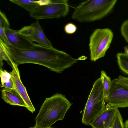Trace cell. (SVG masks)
<instances>
[{"instance_id": "7", "label": "cell", "mask_w": 128, "mask_h": 128, "mask_svg": "<svg viewBox=\"0 0 128 128\" xmlns=\"http://www.w3.org/2000/svg\"><path fill=\"white\" fill-rule=\"evenodd\" d=\"M106 108L128 107V85L119 78L112 80L108 96L105 100Z\"/></svg>"}, {"instance_id": "26", "label": "cell", "mask_w": 128, "mask_h": 128, "mask_svg": "<svg viewBox=\"0 0 128 128\" xmlns=\"http://www.w3.org/2000/svg\"><path fill=\"white\" fill-rule=\"evenodd\" d=\"M124 124L125 128H128V119L126 120Z\"/></svg>"}, {"instance_id": "12", "label": "cell", "mask_w": 128, "mask_h": 128, "mask_svg": "<svg viewBox=\"0 0 128 128\" xmlns=\"http://www.w3.org/2000/svg\"><path fill=\"white\" fill-rule=\"evenodd\" d=\"M34 27V32L31 41L36 42L38 44L45 47L52 48L51 42L46 37L38 20L32 23Z\"/></svg>"}, {"instance_id": "18", "label": "cell", "mask_w": 128, "mask_h": 128, "mask_svg": "<svg viewBox=\"0 0 128 128\" xmlns=\"http://www.w3.org/2000/svg\"><path fill=\"white\" fill-rule=\"evenodd\" d=\"M34 30V27L32 24L30 26H24L20 30H18V32L31 41Z\"/></svg>"}, {"instance_id": "22", "label": "cell", "mask_w": 128, "mask_h": 128, "mask_svg": "<svg viewBox=\"0 0 128 128\" xmlns=\"http://www.w3.org/2000/svg\"><path fill=\"white\" fill-rule=\"evenodd\" d=\"M77 27L76 26L72 23H68L64 26V30L66 33L68 34H74L76 31Z\"/></svg>"}, {"instance_id": "6", "label": "cell", "mask_w": 128, "mask_h": 128, "mask_svg": "<svg viewBox=\"0 0 128 128\" xmlns=\"http://www.w3.org/2000/svg\"><path fill=\"white\" fill-rule=\"evenodd\" d=\"M69 12L68 0H50L47 4L30 12V15L37 19L60 18L66 16Z\"/></svg>"}, {"instance_id": "25", "label": "cell", "mask_w": 128, "mask_h": 128, "mask_svg": "<svg viewBox=\"0 0 128 128\" xmlns=\"http://www.w3.org/2000/svg\"><path fill=\"white\" fill-rule=\"evenodd\" d=\"M124 50L125 51L124 53L126 54L128 56V47L126 46L124 47Z\"/></svg>"}, {"instance_id": "17", "label": "cell", "mask_w": 128, "mask_h": 128, "mask_svg": "<svg viewBox=\"0 0 128 128\" xmlns=\"http://www.w3.org/2000/svg\"><path fill=\"white\" fill-rule=\"evenodd\" d=\"M116 58L120 68L128 75V56L124 53L120 52L117 54Z\"/></svg>"}, {"instance_id": "10", "label": "cell", "mask_w": 128, "mask_h": 128, "mask_svg": "<svg viewBox=\"0 0 128 128\" xmlns=\"http://www.w3.org/2000/svg\"><path fill=\"white\" fill-rule=\"evenodd\" d=\"M118 109L106 108L94 120L90 126L93 128H112Z\"/></svg>"}, {"instance_id": "28", "label": "cell", "mask_w": 128, "mask_h": 128, "mask_svg": "<svg viewBox=\"0 0 128 128\" xmlns=\"http://www.w3.org/2000/svg\"><path fill=\"white\" fill-rule=\"evenodd\" d=\"M50 128H53V127H51Z\"/></svg>"}, {"instance_id": "3", "label": "cell", "mask_w": 128, "mask_h": 128, "mask_svg": "<svg viewBox=\"0 0 128 128\" xmlns=\"http://www.w3.org/2000/svg\"><path fill=\"white\" fill-rule=\"evenodd\" d=\"M117 0H88L76 7L72 18L80 22H89L100 20L112 10Z\"/></svg>"}, {"instance_id": "21", "label": "cell", "mask_w": 128, "mask_h": 128, "mask_svg": "<svg viewBox=\"0 0 128 128\" xmlns=\"http://www.w3.org/2000/svg\"><path fill=\"white\" fill-rule=\"evenodd\" d=\"M0 27L5 29L6 28H10V24L5 14L0 11Z\"/></svg>"}, {"instance_id": "9", "label": "cell", "mask_w": 128, "mask_h": 128, "mask_svg": "<svg viewBox=\"0 0 128 128\" xmlns=\"http://www.w3.org/2000/svg\"><path fill=\"white\" fill-rule=\"evenodd\" d=\"M5 31L10 42L13 46L24 50H29L33 46L34 43L18 33V30L8 28L5 29Z\"/></svg>"}, {"instance_id": "14", "label": "cell", "mask_w": 128, "mask_h": 128, "mask_svg": "<svg viewBox=\"0 0 128 128\" xmlns=\"http://www.w3.org/2000/svg\"><path fill=\"white\" fill-rule=\"evenodd\" d=\"M12 3L19 6L27 11L32 12L40 6L37 1L31 0H10Z\"/></svg>"}, {"instance_id": "20", "label": "cell", "mask_w": 128, "mask_h": 128, "mask_svg": "<svg viewBox=\"0 0 128 128\" xmlns=\"http://www.w3.org/2000/svg\"><path fill=\"white\" fill-rule=\"evenodd\" d=\"M122 35L128 43V20L122 24L120 28Z\"/></svg>"}, {"instance_id": "16", "label": "cell", "mask_w": 128, "mask_h": 128, "mask_svg": "<svg viewBox=\"0 0 128 128\" xmlns=\"http://www.w3.org/2000/svg\"><path fill=\"white\" fill-rule=\"evenodd\" d=\"M100 78L104 88L105 100L109 94L112 85V80L110 77L108 76L106 72L103 70L101 72Z\"/></svg>"}, {"instance_id": "19", "label": "cell", "mask_w": 128, "mask_h": 128, "mask_svg": "<svg viewBox=\"0 0 128 128\" xmlns=\"http://www.w3.org/2000/svg\"><path fill=\"white\" fill-rule=\"evenodd\" d=\"M122 116L118 109L112 128H125Z\"/></svg>"}, {"instance_id": "27", "label": "cell", "mask_w": 128, "mask_h": 128, "mask_svg": "<svg viewBox=\"0 0 128 128\" xmlns=\"http://www.w3.org/2000/svg\"><path fill=\"white\" fill-rule=\"evenodd\" d=\"M37 128L36 126H34L33 127H31L30 128Z\"/></svg>"}, {"instance_id": "2", "label": "cell", "mask_w": 128, "mask_h": 128, "mask_svg": "<svg viewBox=\"0 0 128 128\" xmlns=\"http://www.w3.org/2000/svg\"><path fill=\"white\" fill-rule=\"evenodd\" d=\"M72 103L62 94L56 93L46 98L35 118V126L50 128L58 120H62Z\"/></svg>"}, {"instance_id": "1", "label": "cell", "mask_w": 128, "mask_h": 128, "mask_svg": "<svg viewBox=\"0 0 128 128\" xmlns=\"http://www.w3.org/2000/svg\"><path fill=\"white\" fill-rule=\"evenodd\" d=\"M8 50L12 60L18 66L24 64H36L58 73H62L82 59L81 57L74 58L54 47H47L35 43L29 50H22L13 46L10 48L8 47Z\"/></svg>"}, {"instance_id": "13", "label": "cell", "mask_w": 128, "mask_h": 128, "mask_svg": "<svg viewBox=\"0 0 128 128\" xmlns=\"http://www.w3.org/2000/svg\"><path fill=\"white\" fill-rule=\"evenodd\" d=\"M0 76L1 80L0 86L1 88L16 89L13 78L10 73L0 67Z\"/></svg>"}, {"instance_id": "11", "label": "cell", "mask_w": 128, "mask_h": 128, "mask_svg": "<svg viewBox=\"0 0 128 128\" xmlns=\"http://www.w3.org/2000/svg\"><path fill=\"white\" fill-rule=\"evenodd\" d=\"M1 98L6 103L27 108L23 100L16 89L3 88L1 91Z\"/></svg>"}, {"instance_id": "5", "label": "cell", "mask_w": 128, "mask_h": 128, "mask_svg": "<svg viewBox=\"0 0 128 128\" xmlns=\"http://www.w3.org/2000/svg\"><path fill=\"white\" fill-rule=\"evenodd\" d=\"M114 36L110 28H97L95 30L89 38V47L90 60L94 62L104 57L110 47Z\"/></svg>"}, {"instance_id": "4", "label": "cell", "mask_w": 128, "mask_h": 128, "mask_svg": "<svg viewBox=\"0 0 128 128\" xmlns=\"http://www.w3.org/2000/svg\"><path fill=\"white\" fill-rule=\"evenodd\" d=\"M106 108L104 88L100 78L94 82L84 108L82 122L90 125Z\"/></svg>"}, {"instance_id": "24", "label": "cell", "mask_w": 128, "mask_h": 128, "mask_svg": "<svg viewBox=\"0 0 128 128\" xmlns=\"http://www.w3.org/2000/svg\"><path fill=\"white\" fill-rule=\"evenodd\" d=\"M122 80L128 85V77H124L122 78Z\"/></svg>"}, {"instance_id": "29", "label": "cell", "mask_w": 128, "mask_h": 128, "mask_svg": "<svg viewBox=\"0 0 128 128\" xmlns=\"http://www.w3.org/2000/svg\"></svg>"}, {"instance_id": "8", "label": "cell", "mask_w": 128, "mask_h": 128, "mask_svg": "<svg viewBox=\"0 0 128 128\" xmlns=\"http://www.w3.org/2000/svg\"><path fill=\"white\" fill-rule=\"evenodd\" d=\"M12 68V70L10 73L13 78L16 88L26 105V108L33 113L35 111V109L28 96L26 87L21 80L18 66L14 63Z\"/></svg>"}, {"instance_id": "23", "label": "cell", "mask_w": 128, "mask_h": 128, "mask_svg": "<svg viewBox=\"0 0 128 128\" xmlns=\"http://www.w3.org/2000/svg\"><path fill=\"white\" fill-rule=\"evenodd\" d=\"M0 38L4 42L8 47L10 48L13 46L10 42L5 31V29L0 27Z\"/></svg>"}, {"instance_id": "15", "label": "cell", "mask_w": 128, "mask_h": 128, "mask_svg": "<svg viewBox=\"0 0 128 128\" xmlns=\"http://www.w3.org/2000/svg\"><path fill=\"white\" fill-rule=\"evenodd\" d=\"M0 67L2 68L3 65V61H6L12 67L14 63L12 60L8 50V47L3 41L0 39Z\"/></svg>"}]
</instances>
